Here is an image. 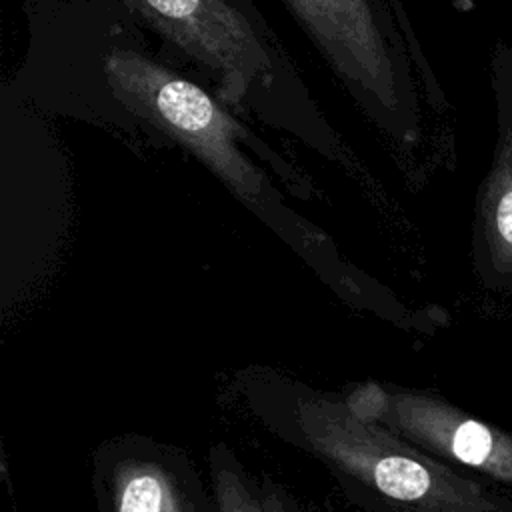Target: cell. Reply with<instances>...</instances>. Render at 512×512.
<instances>
[{
  "mask_svg": "<svg viewBox=\"0 0 512 512\" xmlns=\"http://www.w3.org/2000/svg\"><path fill=\"white\" fill-rule=\"evenodd\" d=\"M488 512H512V494L494 492V506Z\"/></svg>",
  "mask_w": 512,
  "mask_h": 512,
  "instance_id": "obj_8",
  "label": "cell"
},
{
  "mask_svg": "<svg viewBox=\"0 0 512 512\" xmlns=\"http://www.w3.org/2000/svg\"><path fill=\"white\" fill-rule=\"evenodd\" d=\"M412 428L434 448L512 486V434L432 400L410 404Z\"/></svg>",
  "mask_w": 512,
  "mask_h": 512,
  "instance_id": "obj_6",
  "label": "cell"
},
{
  "mask_svg": "<svg viewBox=\"0 0 512 512\" xmlns=\"http://www.w3.org/2000/svg\"><path fill=\"white\" fill-rule=\"evenodd\" d=\"M490 84L496 140L474 198L470 256L486 288L512 294V44L506 40L492 50Z\"/></svg>",
  "mask_w": 512,
  "mask_h": 512,
  "instance_id": "obj_4",
  "label": "cell"
},
{
  "mask_svg": "<svg viewBox=\"0 0 512 512\" xmlns=\"http://www.w3.org/2000/svg\"><path fill=\"white\" fill-rule=\"evenodd\" d=\"M360 112L396 148L422 140L400 10L386 0H280Z\"/></svg>",
  "mask_w": 512,
  "mask_h": 512,
  "instance_id": "obj_3",
  "label": "cell"
},
{
  "mask_svg": "<svg viewBox=\"0 0 512 512\" xmlns=\"http://www.w3.org/2000/svg\"><path fill=\"white\" fill-rule=\"evenodd\" d=\"M162 502V484L154 476H136L122 492L120 512H162Z\"/></svg>",
  "mask_w": 512,
  "mask_h": 512,
  "instance_id": "obj_7",
  "label": "cell"
},
{
  "mask_svg": "<svg viewBox=\"0 0 512 512\" xmlns=\"http://www.w3.org/2000/svg\"><path fill=\"white\" fill-rule=\"evenodd\" d=\"M124 2L236 116L280 130L360 184H372L368 170L328 122L288 48L252 0Z\"/></svg>",
  "mask_w": 512,
  "mask_h": 512,
  "instance_id": "obj_2",
  "label": "cell"
},
{
  "mask_svg": "<svg viewBox=\"0 0 512 512\" xmlns=\"http://www.w3.org/2000/svg\"><path fill=\"white\" fill-rule=\"evenodd\" d=\"M22 10L26 52L4 82L14 96L44 116L186 152L334 288L352 296L368 290V278L274 182L314 202L320 190L312 176L156 46L124 0H24Z\"/></svg>",
  "mask_w": 512,
  "mask_h": 512,
  "instance_id": "obj_1",
  "label": "cell"
},
{
  "mask_svg": "<svg viewBox=\"0 0 512 512\" xmlns=\"http://www.w3.org/2000/svg\"><path fill=\"white\" fill-rule=\"evenodd\" d=\"M2 148L10 150L18 158L30 182V186L22 190L20 184L2 176L4 190H12L30 200L26 208L2 214V260L8 262L10 256H14V260L24 256H56L66 232L68 204H40L38 198L66 188V168L60 170L44 188L32 184V154L22 102L6 86H2Z\"/></svg>",
  "mask_w": 512,
  "mask_h": 512,
  "instance_id": "obj_5",
  "label": "cell"
}]
</instances>
